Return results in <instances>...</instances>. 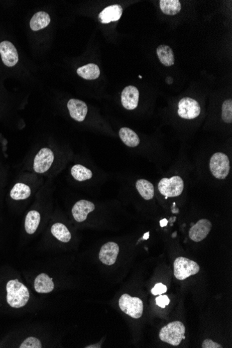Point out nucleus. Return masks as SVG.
<instances>
[{
    "label": "nucleus",
    "instance_id": "obj_1",
    "mask_svg": "<svg viewBox=\"0 0 232 348\" xmlns=\"http://www.w3.org/2000/svg\"><path fill=\"white\" fill-rule=\"evenodd\" d=\"M6 301L12 308L19 309L24 307L29 302V290L17 279H11L6 286Z\"/></svg>",
    "mask_w": 232,
    "mask_h": 348
},
{
    "label": "nucleus",
    "instance_id": "obj_2",
    "mask_svg": "<svg viewBox=\"0 0 232 348\" xmlns=\"http://www.w3.org/2000/svg\"><path fill=\"white\" fill-rule=\"evenodd\" d=\"M186 328L182 322H172L160 330L159 339L161 342L170 345L178 346L185 339Z\"/></svg>",
    "mask_w": 232,
    "mask_h": 348
},
{
    "label": "nucleus",
    "instance_id": "obj_3",
    "mask_svg": "<svg viewBox=\"0 0 232 348\" xmlns=\"http://www.w3.org/2000/svg\"><path fill=\"white\" fill-rule=\"evenodd\" d=\"M211 173L216 179L224 180L230 175V161L229 157L223 152L213 154L209 161Z\"/></svg>",
    "mask_w": 232,
    "mask_h": 348
},
{
    "label": "nucleus",
    "instance_id": "obj_4",
    "mask_svg": "<svg viewBox=\"0 0 232 348\" xmlns=\"http://www.w3.org/2000/svg\"><path fill=\"white\" fill-rule=\"evenodd\" d=\"M118 304L121 311L133 319H140L143 315V302L139 298L125 293L119 298Z\"/></svg>",
    "mask_w": 232,
    "mask_h": 348
},
{
    "label": "nucleus",
    "instance_id": "obj_5",
    "mask_svg": "<svg viewBox=\"0 0 232 348\" xmlns=\"http://www.w3.org/2000/svg\"><path fill=\"white\" fill-rule=\"evenodd\" d=\"M184 189V180L179 176L161 179L158 184V189L160 193L167 198H174L180 196Z\"/></svg>",
    "mask_w": 232,
    "mask_h": 348
},
{
    "label": "nucleus",
    "instance_id": "obj_6",
    "mask_svg": "<svg viewBox=\"0 0 232 348\" xmlns=\"http://www.w3.org/2000/svg\"><path fill=\"white\" fill-rule=\"evenodd\" d=\"M199 265L187 258H177L174 262V275L178 280H184L190 276L196 275L200 272Z\"/></svg>",
    "mask_w": 232,
    "mask_h": 348
},
{
    "label": "nucleus",
    "instance_id": "obj_7",
    "mask_svg": "<svg viewBox=\"0 0 232 348\" xmlns=\"http://www.w3.org/2000/svg\"><path fill=\"white\" fill-rule=\"evenodd\" d=\"M201 113L200 104L196 100L191 98H182L178 104L177 114L183 119L196 118Z\"/></svg>",
    "mask_w": 232,
    "mask_h": 348
},
{
    "label": "nucleus",
    "instance_id": "obj_8",
    "mask_svg": "<svg viewBox=\"0 0 232 348\" xmlns=\"http://www.w3.org/2000/svg\"><path fill=\"white\" fill-rule=\"evenodd\" d=\"M54 159V153L50 149H41L35 156L33 169L37 173H45L52 166Z\"/></svg>",
    "mask_w": 232,
    "mask_h": 348
},
{
    "label": "nucleus",
    "instance_id": "obj_9",
    "mask_svg": "<svg viewBox=\"0 0 232 348\" xmlns=\"http://www.w3.org/2000/svg\"><path fill=\"white\" fill-rule=\"evenodd\" d=\"M212 224L209 220L201 219L189 230V238L195 242H200L207 238L212 230Z\"/></svg>",
    "mask_w": 232,
    "mask_h": 348
},
{
    "label": "nucleus",
    "instance_id": "obj_10",
    "mask_svg": "<svg viewBox=\"0 0 232 348\" xmlns=\"http://www.w3.org/2000/svg\"><path fill=\"white\" fill-rule=\"evenodd\" d=\"M0 54L5 66L13 67L18 62V53L16 48L9 41L5 40L0 43Z\"/></svg>",
    "mask_w": 232,
    "mask_h": 348
},
{
    "label": "nucleus",
    "instance_id": "obj_11",
    "mask_svg": "<svg viewBox=\"0 0 232 348\" xmlns=\"http://www.w3.org/2000/svg\"><path fill=\"white\" fill-rule=\"evenodd\" d=\"M119 246L114 242H108L103 245L99 252V259L107 265H114L119 254Z\"/></svg>",
    "mask_w": 232,
    "mask_h": 348
},
{
    "label": "nucleus",
    "instance_id": "obj_12",
    "mask_svg": "<svg viewBox=\"0 0 232 348\" xmlns=\"http://www.w3.org/2000/svg\"><path fill=\"white\" fill-rule=\"evenodd\" d=\"M139 101V91L133 86L124 88L121 96L122 106L127 110H133L138 107Z\"/></svg>",
    "mask_w": 232,
    "mask_h": 348
},
{
    "label": "nucleus",
    "instance_id": "obj_13",
    "mask_svg": "<svg viewBox=\"0 0 232 348\" xmlns=\"http://www.w3.org/2000/svg\"><path fill=\"white\" fill-rule=\"evenodd\" d=\"M96 209L94 204L88 200H82L77 202L72 209L74 219L78 223H82L87 219L89 213Z\"/></svg>",
    "mask_w": 232,
    "mask_h": 348
},
{
    "label": "nucleus",
    "instance_id": "obj_14",
    "mask_svg": "<svg viewBox=\"0 0 232 348\" xmlns=\"http://www.w3.org/2000/svg\"><path fill=\"white\" fill-rule=\"evenodd\" d=\"M68 109L72 118L82 122L88 113L87 104L80 100L71 99L68 103Z\"/></svg>",
    "mask_w": 232,
    "mask_h": 348
},
{
    "label": "nucleus",
    "instance_id": "obj_15",
    "mask_svg": "<svg viewBox=\"0 0 232 348\" xmlns=\"http://www.w3.org/2000/svg\"><path fill=\"white\" fill-rule=\"evenodd\" d=\"M122 7L119 4L107 6L99 14V20L102 23L108 24L119 20L122 15Z\"/></svg>",
    "mask_w": 232,
    "mask_h": 348
},
{
    "label": "nucleus",
    "instance_id": "obj_16",
    "mask_svg": "<svg viewBox=\"0 0 232 348\" xmlns=\"http://www.w3.org/2000/svg\"><path fill=\"white\" fill-rule=\"evenodd\" d=\"M34 289L38 293L45 294L51 293L54 289L53 279L50 278L47 274H40L35 279Z\"/></svg>",
    "mask_w": 232,
    "mask_h": 348
},
{
    "label": "nucleus",
    "instance_id": "obj_17",
    "mask_svg": "<svg viewBox=\"0 0 232 348\" xmlns=\"http://www.w3.org/2000/svg\"><path fill=\"white\" fill-rule=\"evenodd\" d=\"M50 17L48 13L40 11L33 15L30 21V27L33 31H39L44 29L50 23Z\"/></svg>",
    "mask_w": 232,
    "mask_h": 348
},
{
    "label": "nucleus",
    "instance_id": "obj_18",
    "mask_svg": "<svg viewBox=\"0 0 232 348\" xmlns=\"http://www.w3.org/2000/svg\"><path fill=\"white\" fill-rule=\"evenodd\" d=\"M119 136L123 143L128 147H135L139 145V137L134 131L129 128H121L119 131Z\"/></svg>",
    "mask_w": 232,
    "mask_h": 348
},
{
    "label": "nucleus",
    "instance_id": "obj_19",
    "mask_svg": "<svg viewBox=\"0 0 232 348\" xmlns=\"http://www.w3.org/2000/svg\"><path fill=\"white\" fill-rule=\"evenodd\" d=\"M77 73L79 76L82 77L84 80H93L100 77V70L99 67L94 63H89L79 68Z\"/></svg>",
    "mask_w": 232,
    "mask_h": 348
},
{
    "label": "nucleus",
    "instance_id": "obj_20",
    "mask_svg": "<svg viewBox=\"0 0 232 348\" xmlns=\"http://www.w3.org/2000/svg\"><path fill=\"white\" fill-rule=\"evenodd\" d=\"M136 188L143 199L150 200L154 198V187L149 181L143 179H138L136 182Z\"/></svg>",
    "mask_w": 232,
    "mask_h": 348
},
{
    "label": "nucleus",
    "instance_id": "obj_21",
    "mask_svg": "<svg viewBox=\"0 0 232 348\" xmlns=\"http://www.w3.org/2000/svg\"><path fill=\"white\" fill-rule=\"evenodd\" d=\"M156 54L159 61L165 66H173L175 63V57H174L173 51L170 47L168 45H160L156 50Z\"/></svg>",
    "mask_w": 232,
    "mask_h": 348
},
{
    "label": "nucleus",
    "instance_id": "obj_22",
    "mask_svg": "<svg viewBox=\"0 0 232 348\" xmlns=\"http://www.w3.org/2000/svg\"><path fill=\"white\" fill-rule=\"evenodd\" d=\"M40 222V215L37 211H30L27 214L24 223L26 232L29 234H33L38 229Z\"/></svg>",
    "mask_w": 232,
    "mask_h": 348
},
{
    "label": "nucleus",
    "instance_id": "obj_23",
    "mask_svg": "<svg viewBox=\"0 0 232 348\" xmlns=\"http://www.w3.org/2000/svg\"><path fill=\"white\" fill-rule=\"evenodd\" d=\"M52 235L59 241L68 242L71 240V233L65 225L62 223H55L51 228Z\"/></svg>",
    "mask_w": 232,
    "mask_h": 348
},
{
    "label": "nucleus",
    "instance_id": "obj_24",
    "mask_svg": "<svg viewBox=\"0 0 232 348\" xmlns=\"http://www.w3.org/2000/svg\"><path fill=\"white\" fill-rule=\"evenodd\" d=\"M160 8L166 15H175L182 9V5L179 0H161Z\"/></svg>",
    "mask_w": 232,
    "mask_h": 348
},
{
    "label": "nucleus",
    "instance_id": "obj_25",
    "mask_svg": "<svg viewBox=\"0 0 232 348\" xmlns=\"http://www.w3.org/2000/svg\"><path fill=\"white\" fill-rule=\"evenodd\" d=\"M31 191L29 186L22 183H17L13 186L10 193L12 199L23 200L27 199L31 196Z\"/></svg>",
    "mask_w": 232,
    "mask_h": 348
},
{
    "label": "nucleus",
    "instance_id": "obj_26",
    "mask_svg": "<svg viewBox=\"0 0 232 348\" xmlns=\"http://www.w3.org/2000/svg\"><path fill=\"white\" fill-rule=\"evenodd\" d=\"M71 175H73L75 180L79 181V182L89 180L93 177L92 171L80 164L75 165L73 166L71 169Z\"/></svg>",
    "mask_w": 232,
    "mask_h": 348
},
{
    "label": "nucleus",
    "instance_id": "obj_27",
    "mask_svg": "<svg viewBox=\"0 0 232 348\" xmlns=\"http://www.w3.org/2000/svg\"><path fill=\"white\" fill-rule=\"evenodd\" d=\"M222 119L225 122L231 124L232 122V100H227L223 104Z\"/></svg>",
    "mask_w": 232,
    "mask_h": 348
},
{
    "label": "nucleus",
    "instance_id": "obj_28",
    "mask_svg": "<svg viewBox=\"0 0 232 348\" xmlns=\"http://www.w3.org/2000/svg\"><path fill=\"white\" fill-rule=\"evenodd\" d=\"M20 348H41L42 344L39 339L30 337L26 339L20 346Z\"/></svg>",
    "mask_w": 232,
    "mask_h": 348
},
{
    "label": "nucleus",
    "instance_id": "obj_29",
    "mask_svg": "<svg viewBox=\"0 0 232 348\" xmlns=\"http://www.w3.org/2000/svg\"><path fill=\"white\" fill-rule=\"evenodd\" d=\"M170 299L167 295H160L156 298V305L161 308H166L167 305L170 304Z\"/></svg>",
    "mask_w": 232,
    "mask_h": 348
},
{
    "label": "nucleus",
    "instance_id": "obj_30",
    "mask_svg": "<svg viewBox=\"0 0 232 348\" xmlns=\"http://www.w3.org/2000/svg\"><path fill=\"white\" fill-rule=\"evenodd\" d=\"M167 291V286H165L164 284H161V283H158L154 288H152V295H162L163 293H166Z\"/></svg>",
    "mask_w": 232,
    "mask_h": 348
},
{
    "label": "nucleus",
    "instance_id": "obj_31",
    "mask_svg": "<svg viewBox=\"0 0 232 348\" xmlns=\"http://www.w3.org/2000/svg\"><path fill=\"white\" fill-rule=\"evenodd\" d=\"M202 348H222L223 346L220 345L218 343L213 342V341L210 340V339H206L204 341L203 345H202Z\"/></svg>",
    "mask_w": 232,
    "mask_h": 348
},
{
    "label": "nucleus",
    "instance_id": "obj_32",
    "mask_svg": "<svg viewBox=\"0 0 232 348\" xmlns=\"http://www.w3.org/2000/svg\"><path fill=\"white\" fill-rule=\"evenodd\" d=\"M101 348L100 345H92L87 346L86 348Z\"/></svg>",
    "mask_w": 232,
    "mask_h": 348
}]
</instances>
